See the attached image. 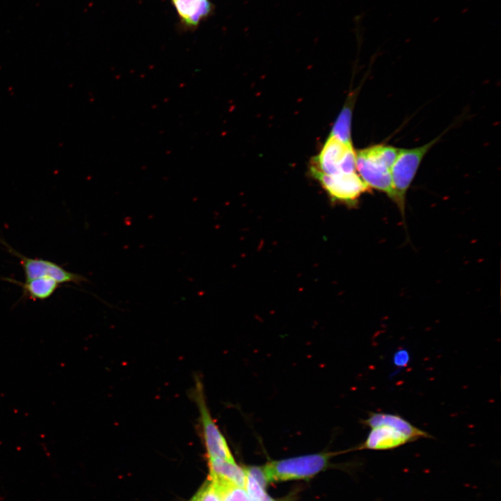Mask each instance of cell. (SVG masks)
<instances>
[{"instance_id": "1", "label": "cell", "mask_w": 501, "mask_h": 501, "mask_svg": "<svg viewBox=\"0 0 501 501\" xmlns=\"http://www.w3.org/2000/svg\"><path fill=\"white\" fill-rule=\"evenodd\" d=\"M399 151L392 145L377 144L356 152V168L363 181L370 189L384 192L392 200L390 169Z\"/></svg>"}, {"instance_id": "2", "label": "cell", "mask_w": 501, "mask_h": 501, "mask_svg": "<svg viewBox=\"0 0 501 501\" xmlns=\"http://www.w3.org/2000/svg\"><path fill=\"white\" fill-rule=\"evenodd\" d=\"M191 396L198 410L200 429L208 460L221 459L234 462L226 439L212 416L202 379L198 375L195 377Z\"/></svg>"}, {"instance_id": "3", "label": "cell", "mask_w": 501, "mask_h": 501, "mask_svg": "<svg viewBox=\"0 0 501 501\" xmlns=\"http://www.w3.org/2000/svg\"><path fill=\"white\" fill-rule=\"evenodd\" d=\"M333 453L321 452L273 461L262 466L269 482L310 478L324 470Z\"/></svg>"}, {"instance_id": "4", "label": "cell", "mask_w": 501, "mask_h": 501, "mask_svg": "<svg viewBox=\"0 0 501 501\" xmlns=\"http://www.w3.org/2000/svg\"><path fill=\"white\" fill-rule=\"evenodd\" d=\"M440 137L420 147L399 149L398 155L391 167L390 174L393 189L392 200L396 202L403 216L406 192L423 157Z\"/></svg>"}, {"instance_id": "5", "label": "cell", "mask_w": 501, "mask_h": 501, "mask_svg": "<svg viewBox=\"0 0 501 501\" xmlns=\"http://www.w3.org/2000/svg\"><path fill=\"white\" fill-rule=\"evenodd\" d=\"M356 159V152L352 144L329 136L319 153L312 158L310 173L324 175L354 173Z\"/></svg>"}, {"instance_id": "6", "label": "cell", "mask_w": 501, "mask_h": 501, "mask_svg": "<svg viewBox=\"0 0 501 501\" xmlns=\"http://www.w3.org/2000/svg\"><path fill=\"white\" fill-rule=\"evenodd\" d=\"M0 243L5 246L9 253L19 259L24 273L25 280L49 278L60 284L72 283L81 285V283L88 282L85 276L69 271L52 261L28 257L17 251L1 238Z\"/></svg>"}, {"instance_id": "7", "label": "cell", "mask_w": 501, "mask_h": 501, "mask_svg": "<svg viewBox=\"0 0 501 501\" xmlns=\"http://www.w3.org/2000/svg\"><path fill=\"white\" fill-rule=\"evenodd\" d=\"M332 200L355 205L360 196L370 189L356 172L324 175L311 173Z\"/></svg>"}, {"instance_id": "8", "label": "cell", "mask_w": 501, "mask_h": 501, "mask_svg": "<svg viewBox=\"0 0 501 501\" xmlns=\"http://www.w3.org/2000/svg\"><path fill=\"white\" fill-rule=\"evenodd\" d=\"M410 443H413L412 440L404 433L389 426L381 425L370 428L365 440L353 450H390Z\"/></svg>"}, {"instance_id": "9", "label": "cell", "mask_w": 501, "mask_h": 501, "mask_svg": "<svg viewBox=\"0 0 501 501\" xmlns=\"http://www.w3.org/2000/svg\"><path fill=\"white\" fill-rule=\"evenodd\" d=\"M367 427L372 428L381 425L392 427L406 435L413 442L421 438H434L430 434L415 427L403 417L391 413L369 412L366 419L361 421Z\"/></svg>"}, {"instance_id": "10", "label": "cell", "mask_w": 501, "mask_h": 501, "mask_svg": "<svg viewBox=\"0 0 501 501\" xmlns=\"http://www.w3.org/2000/svg\"><path fill=\"white\" fill-rule=\"evenodd\" d=\"M184 26H197L212 11L209 0H171Z\"/></svg>"}, {"instance_id": "11", "label": "cell", "mask_w": 501, "mask_h": 501, "mask_svg": "<svg viewBox=\"0 0 501 501\" xmlns=\"http://www.w3.org/2000/svg\"><path fill=\"white\" fill-rule=\"evenodd\" d=\"M21 287L22 296L32 301H43L49 298L61 287V284L49 278H40L22 283L13 278L5 279Z\"/></svg>"}, {"instance_id": "12", "label": "cell", "mask_w": 501, "mask_h": 501, "mask_svg": "<svg viewBox=\"0 0 501 501\" xmlns=\"http://www.w3.org/2000/svg\"><path fill=\"white\" fill-rule=\"evenodd\" d=\"M209 473L234 485L246 489V472L235 461H228L221 459L208 460Z\"/></svg>"}, {"instance_id": "13", "label": "cell", "mask_w": 501, "mask_h": 501, "mask_svg": "<svg viewBox=\"0 0 501 501\" xmlns=\"http://www.w3.org/2000/svg\"><path fill=\"white\" fill-rule=\"evenodd\" d=\"M209 479L221 501H251L245 488L214 475H209Z\"/></svg>"}, {"instance_id": "14", "label": "cell", "mask_w": 501, "mask_h": 501, "mask_svg": "<svg viewBox=\"0 0 501 501\" xmlns=\"http://www.w3.org/2000/svg\"><path fill=\"white\" fill-rule=\"evenodd\" d=\"M351 106V102L349 101V102L343 107L330 134V136L334 137L340 141L348 144H352L351 132L352 118Z\"/></svg>"}, {"instance_id": "15", "label": "cell", "mask_w": 501, "mask_h": 501, "mask_svg": "<svg viewBox=\"0 0 501 501\" xmlns=\"http://www.w3.org/2000/svg\"><path fill=\"white\" fill-rule=\"evenodd\" d=\"M246 489L251 501H261L266 494L264 489L246 471Z\"/></svg>"}, {"instance_id": "16", "label": "cell", "mask_w": 501, "mask_h": 501, "mask_svg": "<svg viewBox=\"0 0 501 501\" xmlns=\"http://www.w3.org/2000/svg\"><path fill=\"white\" fill-rule=\"evenodd\" d=\"M196 494L198 501H221L210 479L206 482Z\"/></svg>"}, {"instance_id": "17", "label": "cell", "mask_w": 501, "mask_h": 501, "mask_svg": "<svg viewBox=\"0 0 501 501\" xmlns=\"http://www.w3.org/2000/svg\"><path fill=\"white\" fill-rule=\"evenodd\" d=\"M246 471L250 474L258 483L259 484L265 489V487L268 483L263 471L262 467H249L244 468Z\"/></svg>"}, {"instance_id": "18", "label": "cell", "mask_w": 501, "mask_h": 501, "mask_svg": "<svg viewBox=\"0 0 501 501\" xmlns=\"http://www.w3.org/2000/svg\"><path fill=\"white\" fill-rule=\"evenodd\" d=\"M410 360V355L405 349H400L395 352L393 357V363L396 367H406Z\"/></svg>"}, {"instance_id": "19", "label": "cell", "mask_w": 501, "mask_h": 501, "mask_svg": "<svg viewBox=\"0 0 501 501\" xmlns=\"http://www.w3.org/2000/svg\"><path fill=\"white\" fill-rule=\"evenodd\" d=\"M261 501H274L271 498H270L267 493L264 495V496L262 498Z\"/></svg>"}, {"instance_id": "20", "label": "cell", "mask_w": 501, "mask_h": 501, "mask_svg": "<svg viewBox=\"0 0 501 501\" xmlns=\"http://www.w3.org/2000/svg\"><path fill=\"white\" fill-rule=\"evenodd\" d=\"M190 501H198L197 494H196Z\"/></svg>"}]
</instances>
